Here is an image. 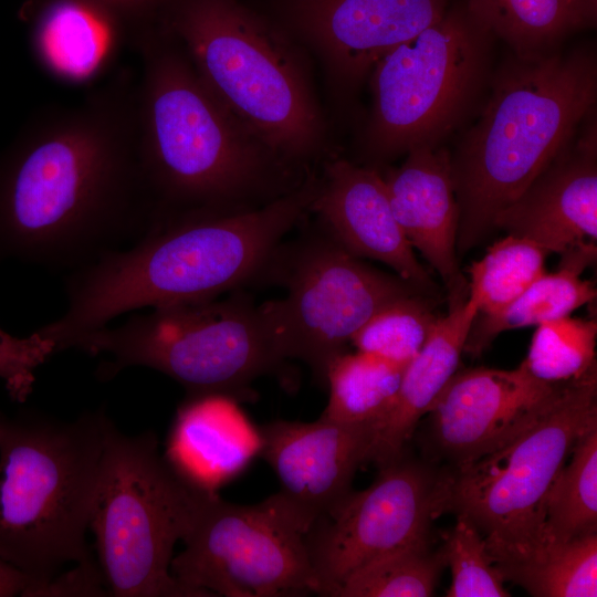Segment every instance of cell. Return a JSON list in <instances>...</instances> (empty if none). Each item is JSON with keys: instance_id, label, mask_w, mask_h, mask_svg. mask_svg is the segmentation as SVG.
Masks as SVG:
<instances>
[{"instance_id": "cell-1", "label": "cell", "mask_w": 597, "mask_h": 597, "mask_svg": "<svg viewBox=\"0 0 597 597\" xmlns=\"http://www.w3.org/2000/svg\"><path fill=\"white\" fill-rule=\"evenodd\" d=\"M126 70L80 104L42 114L0 161V259L75 271L157 222Z\"/></svg>"}, {"instance_id": "cell-2", "label": "cell", "mask_w": 597, "mask_h": 597, "mask_svg": "<svg viewBox=\"0 0 597 597\" xmlns=\"http://www.w3.org/2000/svg\"><path fill=\"white\" fill-rule=\"evenodd\" d=\"M317 186L318 177L307 174L253 209L159 220L129 247L72 271L66 312L38 332L57 353L126 312L210 300L239 287L272 263L282 238L310 210Z\"/></svg>"}, {"instance_id": "cell-3", "label": "cell", "mask_w": 597, "mask_h": 597, "mask_svg": "<svg viewBox=\"0 0 597 597\" xmlns=\"http://www.w3.org/2000/svg\"><path fill=\"white\" fill-rule=\"evenodd\" d=\"M139 156L158 221L263 206L307 175L273 154L206 86L186 53L156 27L133 46Z\"/></svg>"}, {"instance_id": "cell-4", "label": "cell", "mask_w": 597, "mask_h": 597, "mask_svg": "<svg viewBox=\"0 0 597 597\" xmlns=\"http://www.w3.org/2000/svg\"><path fill=\"white\" fill-rule=\"evenodd\" d=\"M491 84L479 119L450 154L461 254L493 230L496 214L523 193L595 109L596 55L586 48L513 53Z\"/></svg>"}, {"instance_id": "cell-5", "label": "cell", "mask_w": 597, "mask_h": 597, "mask_svg": "<svg viewBox=\"0 0 597 597\" xmlns=\"http://www.w3.org/2000/svg\"><path fill=\"white\" fill-rule=\"evenodd\" d=\"M181 46L219 102L287 165L307 171L327 125L307 59L237 0H168L157 25Z\"/></svg>"}, {"instance_id": "cell-6", "label": "cell", "mask_w": 597, "mask_h": 597, "mask_svg": "<svg viewBox=\"0 0 597 597\" xmlns=\"http://www.w3.org/2000/svg\"><path fill=\"white\" fill-rule=\"evenodd\" d=\"M108 421L102 410L72 421L0 413V558L36 596H53L65 565H93L85 533Z\"/></svg>"}, {"instance_id": "cell-7", "label": "cell", "mask_w": 597, "mask_h": 597, "mask_svg": "<svg viewBox=\"0 0 597 597\" xmlns=\"http://www.w3.org/2000/svg\"><path fill=\"white\" fill-rule=\"evenodd\" d=\"M216 493L184 478L156 434L126 436L111 422L90 527L103 577L117 597H196L171 574L172 552Z\"/></svg>"}, {"instance_id": "cell-8", "label": "cell", "mask_w": 597, "mask_h": 597, "mask_svg": "<svg viewBox=\"0 0 597 597\" xmlns=\"http://www.w3.org/2000/svg\"><path fill=\"white\" fill-rule=\"evenodd\" d=\"M597 427V368L564 383L552 407L511 441L441 473L440 515L467 516L503 576L544 547L551 488L585 432Z\"/></svg>"}, {"instance_id": "cell-9", "label": "cell", "mask_w": 597, "mask_h": 597, "mask_svg": "<svg viewBox=\"0 0 597 597\" xmlns=\"http://www.w3.org/2000/svg\"><path fill=\"white\" fill-rule=\"evenodd\" d=\"M71 348L108 354L101 378L144 366L181 384L188 396L218 394L237 401L253 400L252 381L285 360L259 306L244 295L158 306L90 332Z\"/></svg>"}, {"instance_id": "cell-10", "label": "cell", "mask_w": 597, "mask_h": 597, "mask_svg": "<svg viewBox=\"0 0 597 597\" xmlns=\"http://www.w3.org/2000/svg\"><path fill=\"white\" fill-rule=\"evenodd\" d=\"M495 40L463 0L373 67V105L363 133L365 157L384 163L439 146L469 115L490 75Z\"/></svg>"}, {"instance_id": "cell-11", "label": "cell", "mask_w": 597, "mask_h": 597, "mask_svg": "<svg viewBox=\"0 0 597 597\" xmlns=\"http://www.w3.org/2000/svg\"><path fill=\"white\" fill-rule=\"evenodd\" d=\"M307 523L281 494L242 505L218 493L202 507L172 576L196 597H301L315 594Z\"/></svg>"}, {"instance_id": "cell-12", "label": "cell", "mask_w": 597, "mask_h": 597, "mask_svg": "<svg viewBox=\"0 0 597 597\" xmlns=\"http://www.w3.org/2000/svg\"><path fill=\"white\" fill-rule=\"evenodd\" d=\"M289 263L285 296L259 308L282 357L305 363L323 385L331 360L347 350L376 312L426 294L397 274L363 263L326 231L296 249Z\"/></svg>"}, {"instance_id": "cell-13", "label": "cell", "mask_w": 597, "mask_h": 597, "mask_svg": "<svg viewBox=\"0 0 597 597\" xmlns=\"http://www.w3.org/2000/svg\"><path fill=\"white\" fill-rule=\"evenodd\" d=\"M365 490L350 491L306 534L315 594L333 597L366 565L394 552L429 544L440 516L441 473L405 454L379 468Z\"/></svg>"}, {"instance_id": "cell-14", "label": "cell", "mask_w": 597, "mask_h": 597, "mask_svg": "<svg viewBox=\"0 0 597 597\" xmlns=\"http://www.w3.org/2000/svg\"><path fill=\"white\" fill-rule=\"evenodd\" d=\"M451 0H287L293 35L320 62L331 103L350 104L375 64L434 23Z\"/></svg>"}, {"instance_id": "cell-15", "label": "cell", "mask_w": 597, "mask_h": 597, "mask_svg": "<svg viewBox=\"0 0 597 597\" xmlns=\"http://www.w3.org/2000/svg\"><path fill=\"white\" fill-rule=\"evenodd\" d=\"M515 369L458 370L428 411L431 440L453 469L501 448L534 425L563 387Z\"/></svg>"}, {"instance_id": "cell-16", "label": "cell", "mask_w": 597, "mask_h": 597, "mask_svg": "<svg viewBox=\"0 0 597 597\" xmlns=\"http://www.w3.org/2000/svg\"><path fill=\"white\" fill-rule=\"evenodd\" d=\"M259 432L260 454L277 478L279 493L311 528L352 491L356 470L367 462L375 425L279 419Z\"/></svg>"}, {"instance_id": "cell-17", "label": "cell", "mask_w": 597, "mask_h": 597, "mask_svg": "<svg viewBox=\"0 0 597 597\" xmlns=\"http://www.w3.org/2000/svg\"><path fill=\"white\" fill-rule=\"evenodd\" d=\"M593 109L574 138L512 203L493 229L563 254L597 240V126Z\"/></svg>"}, {"instance_id": "cell-18", "label": "cell", "mask_w": 597, "mask_h": 597, "mask_svg": "<svg viewBox=\"0 0 597 597\" xmlns=\"http://www.w3.org/2000/svg\"><path fill=\"white\" fill-rule=\"evenodd\" d=\"M325 231L357 258L380 261L398 276L436 297L437 284L419 263L397 222L385 180L371 166L331 158L311 203Z\"/></svg>"}, {"instance_id": "cell-19", "label": "cell", "mask_w": 597, "mask_h": 597, "mask_svg": "<svg viewBox=\"0 0 597 597\" xmlns=\"http://www.w3.org/2000/svg\"><path fill=\"white\" fill-rule=\"evenodd\" d=\"M383 178L407 240L440 275L449 310L462 305L470 285L458 261L459 208L450 153L440 145L411 149L402 165Z\"/></svg>"}, {"instance_id": "cell-20", "label": "cell", "mask_w": 597, "mask_h": 597, "mask_svg": "<svg viewBox=\"0 0 597 597\" xmlns=\"http://www.w3.org/2000/svg\"><path fill=\"white\" fill-rule=\"evenodd\" d=\"M21 13L36 60L66 84H93L129 45L122 23L98 0H28Z\"/></svg>"}, {"instance_id": "cell-21", "label": "cell", "mask_w": 597, "mask_h": 597, "mask_svg": "<svg viewBox=\"0 0 597 597\" xmlns=\"http://www.w3.org/2000/svg\"><path fill=\"white\" fill-rule=\"evenodd\" d=\"M260 432L231 397L188 396L179 407L165 457L189 482L207 492L239 475L260 454Z\"/></svg>"}, {"instance_id": "cell-22", "label": "cell", "mask_w": 597, "mask_h": 597, "mask_svg": "<svg viewBox=\"0 0 597 597\" xmlns=\"http://www.w3.org/2000/svg\"><path fill=\"white\" fill-rule=\"evenodd\" d=\"M478 311L476 300L469 295L465 303L438 320L422 348L405 367L394 404L376 426L367 462L381 468L405 454L419 419L459 370Z\"/></svg>"}, {"instance_id": "cell-23", "label": "cell", "mask_w": 597, "mask_h": 597, "mask_svg": "<svg viewBox=\"0 0 597 597\" xmlns=\"http://www.w3.org/2000/svg\"><path fill=\"white\" fill-rule=\"evenodd\" d=\"M582 272L574 265L559 262L557 271L545 272L503 310L493 314L476 313L463 352L479 356L502 332L569 316L593 302L596 287L591 281L580 277Z\"/></svg>"}, {"instance_id": "cell-24", "label": "cell", "mask_w": 597, "mask_h": 597, "mask_svg": "<svg viewBox=\"0 0 597 597\" xmlns=\"http://www.w3.org/2000/svg\"><path fill=\"white\" fill-rule=\"evenodd\" d=\"M406 365L359 350L337 355L326 370L329 399L321 418L376 428L394 404Z\"/></svg>"}, {"instance_id": "cell-25", "label": "cell", "mask_w": 597, "mask_h": 597, "mask_svg": "<svg viewBox=\"0 0 597 597\" xmlns=\"http://www.w3.org/2000/svg\"><path fill=\"white\" fill-rule=\"evenodd\" d=\"M471 14L515 54L557 48L568 34L586 28L575 0H463Z\"/></svg>"}, {"instance_id": "cell-26", "label": "cell", "mask_w": 597, "mask_h": 597, "mask_svg": "<svg viewBox=\"0 0 597 597\" xmlns=\"http://www.w3.org/2000/svg\"><path fill=\"white\" fill-rule=\"evenodd\" d=\"M568 459L547 496L544 546L597 533V427L579 437Z\"/></svg>"}, {"instance_id": "cell-27", "label": "cell", "mask_w": 597, "mask_h": 597, "mask_svg": "<svg viewBox=\"0 0 597 597\" xmlns=\"http://www.w3.org/2000/svg\"><path fill=\"white\" fill-rule=\"evenodd\" d=\"M504 578L535 597H596L597 533L548 544Z\"/></svg>"}, {"instance_id": "cell-28", "label": "cell", "mask_w": 597, "mask_h": 597, "mask_svg": "<svg viewBox=\"0 0 597 597\" xmlns=\"http://www.w3.org/2000/svg\"><path fill=\"white\" fill-rule=\"evenodd\" d=\"M549 252L532 240L507 234L470 268V293L479 314H493L517 298L545 273Z\"/></svg>"}, {"instance_id": "cell-29", "label": "cell", "mask_w": 597, "mask_h": 597, "mask_svg": "<svg viewBox=\"0 0 597 597\" xmlns=\"http://www.w3.org/2000/svg\"><path fill=\"white\" fill-rule=\"evenodd\" d=\"M446 566L441 551L429 544L388 554L348 577L333 597H428Z\"/></svg>"}, {"instance_id": "cell-30", "label": "cell", "mask_w": 597, "mask_h": 597, "mask_svg": "<svg viewBox=\"0 0 597 597\" xmlns=\"http://www.w3.org/2000/svg\"><path fill=\"white\" fill-rule=\"evenodd\" d=\"M436 297L415 294L376 312L352 337L356 350L408 364L422 348L440 318Z\"/></svg>"}, {"instance_id": "cell-31", "label": "cell", "mask_w": 597, "mask_h": 597, "mask_svg": "<svg viewBox=\"0 0 597 597\" xmlns=\"http://www.w3.org/2000/svg\"><path fill=\"white\" fill-rule=\"evenodd\" d=\"M596 320L570 316L536 326L528 353L521 363L536 379L562 384L596 367Z\"/></svg>"}, {"instance_id": "cell-32", "label": "cell", "mask_w": 597, "mask_h": 597, "mask_svg": "<svg viewBox=\"0 0 597 597\" xmlns=\"http://www.w3.org/2000/svg\"><path fill=\"white\" fill-rule=\"evenodd\" d=\"M457 522L440 548L452 582L447 597H509L505 578L488 553L485 540L467 516Z\"/></svg>"}, {"instance_id": "cell-33", "label": "cell", "mask_w": 597, "mask_h": 597, "mask_svg": "<svg viewBox=\"0 0 597 597\" xmlns=\"http://www.w3.org/2000/svg\"><path fill=\"white\" fill-rule=\"evenodd\" d=\"M54 353V343L38 331L27 337H15L0 328V379L12 400L24 402L28 399L35 369Z\"/></svg>"}, {"instance_id": "cell-34", "label": "cell", "mask_w": 597, "mask_h": 597, "mask_svg": "<svg viewBox=\"0 0 597 597\" xmlns=\"http://www.w3.org/2000/svg\"><path fill=\"white\" fill-rule=\"evenodd\" d=\"M124 27L129 45L134 46L140 35L157 25L168 0H98Z\"/></svg>"}, {"instance_id": "cell-35", "label": "cell", "mask_w": 597, "mask_h": 597, "mask_svg": "<svg viewBox=\"0 0 597 597\" xmlns=\"http://www.w3.org/2000/svg\"><path fill=\"white\" fill-rule=\"evenodd\" d=\"M36 596L34 583L0 558V597Z\"/></svg>"}, {"instance_id": "cell-36", "label": "cell", "mask_w": 597, "mask_h": 597, "mask_svg": "<svg viewBox=\"0 0 597 597\" xmlns=\"http://www.w3.org/2000/svg\"><path fill=\"white\" fill-rule=\"evenodd\" d=\"M586 28L594 27L597 21V0H575Z\"/></svg>"}]
</instances>
